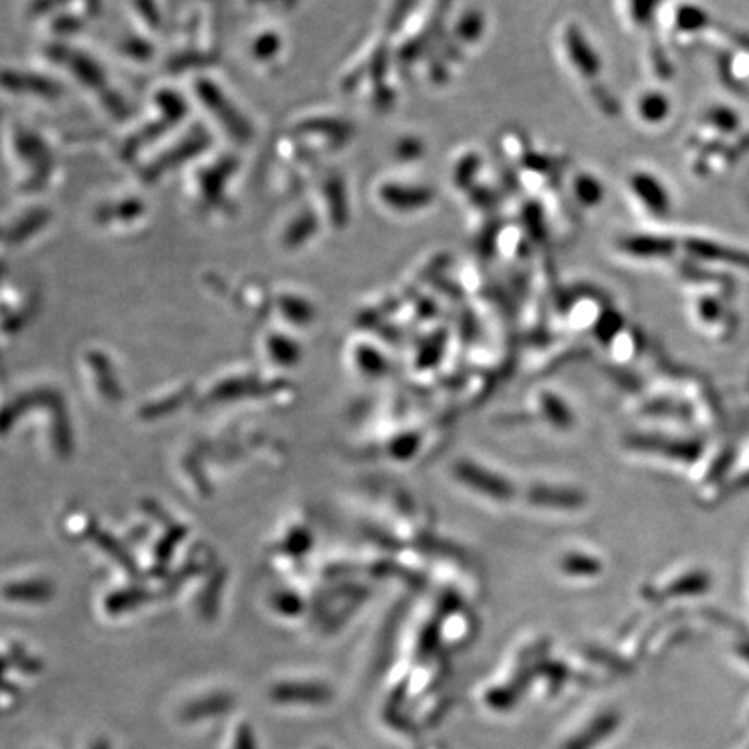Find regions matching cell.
I'll list each match as a JSON object with an SVG mask.
<instances>
[{
	"mask_svg": "<svg viewBox=\"0 0 749 749\" xmlns=\"http://www.w3.org/2000/svg\"><path fill=\"white\" fill-rule=\"evenodd\" d=\"M269 696L280 704H325L332 699L330 687L320 682H281L274 685Z\"/></svg>",
	"mask_w": 749,
	"mask_h": 749,
	"instance_id": "obj_1",
	"label": "cell"
},
{
	"mask_svg": "<svg viewBox=\"0 0 749 749\" xmlns=\"http://www.w3.org/2000/svg\"><path fill=\"white\" fill-rule=\"evenodd\" d=\"M6 665L11 666L16 671H20L23 675H37L44 668L39 659L33 658V656H30L27 651H23L18 645H13L11 651L7 652Z\"/></svg>",
	"mask_w": 749,
	"mask_h": 749,
	"instance_id": "obj_3",
	"label": "cell"
},
{
	"mask_svg": "<svg viewBox=\"0 0 749 749\" xmlns=\"http://www.w3.org/2000/svg\"><path fill=\"white\" fill-rule=\"evenodd\" d=\"M89 749H111V746L110 743L106 741L105 737H101V739H96Z\"/></svg>",
	"mask_w": 749,
	"mask_h": 749,
	"instance_id": "obj_8",
	"label": "cell"
},
{
	"mask_svg": "<svg viewBox=\"0 0 749 749\" xmlns=\"http://www.w3.org/2000/svg\"><path fill=\"white\" fill-rule=\"evenodd\" d=\"M4 694L11 697L18 696V694H20V685H16L14 682H11L9 678H6V680H4Z\"/></svg>",
	"mask_w": 749,
	"mask_h": 749,
	"instance_id": "obj_7",
	"label": "cell"
},
{
	"mask_svg": "<svg viewBox=\"0 0 749 749\" xmlns=\"http://www.w3.org/2000/svg\"><path fill=\"white\" fill-rule=\"evenodd\" d=\"M574 195L578 196V200L585 205H595L602 200L604 193L595 179L581 176L574 181Z\"/></svg>",
	"mask_w": 749,
	"mask_h": 749,
	"instance_id": "obj_5",
	"label": "cell"
},
{
	"mask_svg": "<svg viewBox=\"0 0 749 749\" xmlns=\"http://www.w3.org/2000/svg\"><path fill=\"white\" fill-rule=\"evenodd\" d=\"M233 749H259L254 727L250 723L243 722L238 725V729L235 732V741H233Z\"/></svg>",
	"mask_w": 749,
	"mask_h": 749,
	"instance_id": "obj_6",
	"label": "cell"
},
{
	"mask_svg": "<svg viewBox=\"0 0 749 749\" xmlns=\"http://www.w3.org/2000/svg\"><path fill=\"white\" fill-rule=\"evenodd\" d=\"M659 110H663V101H661V98L656 96V94L647 92V94H642V96L637 99L635 111H637V115H639L640 122H644V124L658 122L659 118L665 115L663 111Z\"/></svg>",
	"mask_w": 749,
	"mask_h": 749,
	"instance_id": "obj_4",
	"label": "cell"
},
{
	"mask_svg": "<svg viewBox=\"0 0 749 749\" xmlns=\"http://www.w3.org/2000/svg\"><path fill=\"white\" fill-rule=\"evenodd\" d=\"M235 697L228 692H215L210 696L200 697L186 704L181 710V718L184 722H200L205 718L221 717L233 710Z\"/></svg>",
	"mask_w": 749,
	"mask_h": 749,
	"instance_id": "obj_2",
	"label": "cell"
}]
</instances>
